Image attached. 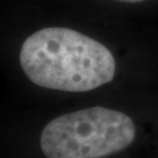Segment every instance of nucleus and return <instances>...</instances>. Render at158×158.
<instances>
[{
    "label": "nucleus",
    "instance_id": "3",
    "mask_svg": "<svg viewBox=\"0 0 158 158\" xmlns=\"http://www.w3.org/2000/svg\"><path fill=\"white\" fill-rule=\"evenodd\" d=\"M114 1H121V2H128V4H132V2H141L144 0H114Z\"/></svg>",
    "mask_w": 158,
    "mask_h": 158
},
{
    "label": "nucleus",
    "instance_id": "2",
    "mask_svg": "<svg viewBox=\"0 0 158 158\" xmlns=\"http://www.w3.org/2000/svg\"><path fill=\"white\" fill-rule=\"evenodd\" d=\"M135 136L134 121L128 115L93 107L52 119L40 143L47 158H101L129 147Z\"/></svg>",
    "mask_w": 158,
    "mask_h": 158
},
{
    "label": "nucleus",
    "instance_id": "1",
    "mask_svg": "<svg viewBox=\"0 0 158 158\" xmlns=\"http://www.w3.org/2000/svg\"><path fill=\"white\" fill-rule=\"evenodd\" d=\"M20 64L33 83L53 90L83 93L110 82L116 63L104 45L64 27H47L29 35Z\"/></svg>",
    "mask_w": 158,
    "mask_h": 158
}]
</instances>
